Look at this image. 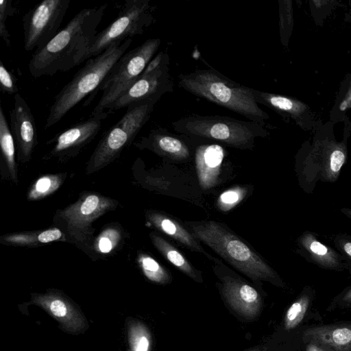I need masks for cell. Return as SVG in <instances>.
Here are the masks:
<instances>
[{
  "label": "cell",
  "instance_id": "cell-1",
  "mask_svg": "<svg viewBox=\"0 0 351 351\" xmlns=\"http://www.w3.org/2000/svg\"><path fill=\"white\" fill-rule=\"evenodd\" d=\"M106 4L84 8L44 47L34 51L28 64L34 77L66 72L87 60L90 45L97 34Z\"/></svg>",
  "mask_w": 351,
  "mask_h": 351
},
{
  "label": "cell",
  "instance_id": "cell-2",
  "mask_svg": "<svg viewBox=\"0 0 351 351\" xmlns=\"http://www.w3.org/2000/svg\"><path fill=\"white\" fill-rule=\"evenodd\" d=\"M344 123L343 136L338 141L335 123L319 122L313 137L304 142L295 156V172L298 184L307 194L313 192L317 182H336L348 158V142L351 134L348 117Z\"/></svg>",
  "mask_w": 351,
  "mask_h": 351
},
{
  "label": "cell",
  "instance_id": "cell-3",
  "mask_svg": "<svg viewBox=\"0 0 351 351\" xmlns=\"http://www.w3.org/2000/svg\"><path fill=\"white\" fill-rule=\"evenodd\" d=\"M178 84L197 97L272 128L267 123L269 114L255 101L252 88L230 80L213 68L181 73Z\"/></svg>",
  "mask_w": 351,
  "mask_h": 351
},
{
  "label": "cell",
  "instance_id": "cell-4",
  "mask_svg": "<svg viewBox=\"0 0 351 351\" xmlns=\"http://www.w3.org/2000/svg\"><path fill=\"white\" fill-rule=\"evenodd\" d=\"M132 38L112 44L100 55L88 59L54 97L46 120L45 129L59 122L75 106L88 95V105L114 64L126 52Z\"/></svg>",
  "mask_w": 351,
  "mask_h": 351
},
{
  "label": "cell",
  "instance_id": "cell-5",
  "mask_svg": "<svg viewBox=\"0 0 351 351\" xmlns=\"http://www.w3.org/2000/svg\"><path fill=\"white\" fill-rule=\"evenodd\" d=\"M192 235L213 249L252 280H265L282 286L275 271L242 240L221 224L208 221L191 226Z\"/></svg>",
  "mask_w": 351,
  "mask_h": 351
},
{
  "label": "cell",
  "instance_id": "cell-6",
  "mask_svg": "<svg viewBox=\"0 0 351 351\" xmlns=\"http://www.w3.org/2000/svg\"><path fill=\"white\" fill-rule=\"evenodd\" d=\"M173 129L190 137L213 140L238 149H251L256 138L267 137L271 129L261 123L228 116L189 114L171 123Z\"/></svg>",
  "mask_w": 351,
  "mask_h": 351
},
{
  "label": "cell",
  "instance_id": "cell-7",
  "mask_svg": "<svg viewBox=\"0 0 351 351\" xmlns=\"http://www.w3.org/2000/svg\"><path fill=\"white\" fill-rule=\"evenodd\" d=\"M162 95H158L134 103L119 121L103 136L87 166L88 173L95 172L109 165L130 144L141 129L148 121L154 106Z\"/></svg>",
  "mask_w": 351,
  "mask_h": 351
},
{
  "label": "cell",
  "instance_id": "cell-8",
  "mask_svg": "<svg viewBox=\"0 0 351 351\" xmlns=\"http://www.w3.org/2000/svg\"><path fill=\"white\" fill-rule=\"evenodd\" d=\"M161 44L160 38H150L125 52L114 64L96 90L102 95L91 114L106 111V108L143 72Z\"/></svg>",
  "mask_w": 351,
  "mask_h": 351
},
{
  "label": "cell",
  "instance_id": "cell-9",
  "mask_svg": "<svg viewBox=\"0 0 351 351\" xmlns=\"http://www.w3.org/2000/svg\"><path fill=\"white\" fill-rule=\"evenodd\" d=\"M154 8L149 0H126L115 20L93 39L87 60L100 55L114 43L143 34L154 21Z\"/></svg>",
  "mask_w": 351,
  "mask_h": 351
},
{
  "label": "cell",
  "instance_id": "cell-10",
  "mask_svg": "<svg viewBox=\"0 0 351 351\" xmlns=\"http://www.w3.org/2000/svg\"><path fill=\"white\" fill-rule=\"evenodd\" d=\"M71 0H45L30 9L23 16L24 48L40 50L59 32V28Z\"/></svg>",
  "mask_w": 351,
  "mask_h": 351
},
{
  "label": "cell",
  "instance_id": "cell-11",
  "mask_svg": "<svg viewBox=\"0 0 351 351\" xmlns=\"http://www.w3.org/2000/svg\"><path fill=\"white\" fill-rule=\"evenodd\" d=\"M117 206L112 199L97 193H86L73 204L58 212L57 218L66 225L67 232L78 241L93 234V223Z\"/></svg>",
  "mask_w": 351,
  "mask_h": 351
},
{
  "label": "cell",
  "instance_id": "cell-12",
  "mask_svg": "<svg viewBox=\"0 0 351 351\" xmlns=\"http://www.w3.org/2000/svg\"><path fill=\"white\" fill-rule=\"evenodd\" d=\"M173 91V82L168 62L148 73H142L106 108V111L111 112L154 96Z\"/></svg>",
  "mask_w": 351,
  "mask_h": 351
},
{
  "label": "cell",
  "instance_id": "cell-13",
  "mask_svg": "<svg viewBox=\"0 0 351 351\" xmlns=\"http://www.w3.org/2000/svg\"><path fill=\"white\" fill-rule=\"evenodd\" d=\"M110 113L109 111H104L91 114L88 119L73 125L58 134L49 141L50 143H54L50 155L66 158L77 154L95 138L101 129L102 121Z\"/></svg>",
  "mask_w": 351,
  "mask_h": 351
},
{
  "label": "cell",
  "instance_id": "cell-14",
  "mask_svg": "<svg viewBox=\"0 0 351 351\" xmlns=\"http://www.w3.org/2000/svg\"><path fill=\"white\" fill-rule=\"evenodd\" d=\"M252 92L257 104L267 106L284 119L293 121L306 132H313L321 121L308 104L297 98L252 88Z\"/></svg>",
  "mask_w": 351,
  "mask_h": 351
},
{
  "label": "cell",
  "instance_id": "cell-15",
  "mask_svg": "<svg viewBox=\"0 0 351 351\" xmlns=\"http://www.w3.org/2000/svg\"><path fill=\"white\" fill-rule=\"evenodd\" d=\"M10 128L22 162H27L37 143L34 117L23 97L18 93L14 97V106L10 112Z\"/></svg>",
  "mask_w": 351,
  "mask_h": 351
},
{
  "label": "cell",
  "instance_id": "cell-16",
  "mask_svg": "<svg viewBox=\"0 0 351 351\" xmlns=\"http://www.w3.org/2000/svg\"><path fill=\"white\" fill-rule=\"evenodd\" d=\"M32 302L44 309L66 331L77 333L86 326V320L73 304L65 296L55 291L35 294Z\"/></svg>",
  "mask_w": 351,
  "mask_h": 351
},
{
  "label": "cell",
  "instance_id": "cell-17",
  "mask_svg": "<svg viewBox=\"0 0 351 351\" xmlns=\"http://www.w3.org/2000/svg\"><path fill=\"white\" fill-rule=\"evenodd\" d=\"M222 294L229 306L239 316L254 319L263 310V300L259 293L248 284L232 278L223 281Z\"/></svg>",
  "mask_w": 351,
  "mask_h": 351
},
{
  "label": "cell",
  "instance_id": "cell-18",
  "mask_svg": "<svg viewBox=\"0 0 351 351\" xmlns=\"http://www.w3.org/2000/svg\"><path fill=\"white\" fill-rule=\"evenodd\" d=\"M298 252L304 259L328 270L348 269L343 256L334 247L323 243L315 232H303L296 241Z\"/></svg>",
  "mask_w": 351,
  "mask_h": 351
},
{
  "label": "cell",
  "instance_id": "cell-19",
  "mask_svg": "<svg viewBox=\"0 0 351 351\" xmlns=\"http://www.w3.org/2000/svg\"><path fill=\"white\" fill-rule=\"evenodd\" d=\"M136 146L148 149L156 154L173 160H184L190 156V149L184 139L171 134L165 128H157L142 137Z\"/></svg>",
  "mask_w": 351,
  "mask_h": 351
},
{
  "label": "cell",
  "instance_id": "cell-20",
  "mask_svg": "<svg viewBox=\"0 0 351 351\" xmlns=\"http://www.w3.org/2000/svg\"><path fill=\"white\" fill-rule=\"evenodd\" d=\"M224 155V149L219 144H204L196 148L195 166L203 189H209L217 184Z\"/></svg>",
  "mask_w": 351,
  "mask_h": 351
},
{
  "label": "cell",
  "instance_id": "cell-21",
  "mask_svg": "<svg viewBox=\"0 0 351 351\" xmlns=\"http://www.w3.org/2000/svg\"><path fill=\"white\" fill-rule=\"evenodd\" d=\"M304 338L330 351H351V324L308 328L304 331Z\"/></svg>",
  "mask_w": 351,
  "mask_h": 351
},
{
  "label": "cell",
  "instance_id": "cell-22",
  "mask_svg": "<svg viewBox=\"0 0 351 351\" xmlns=\"http://www.w3.org/2000/svg\"><path fill=\"white\" fill-rule=\"evenodd\" d=\"M149 221L158 230L169 235L193 251L208 255L191 233L177 221L160 213L151 211L147 214Z\"/></svg>",
  "mask_w": 351,
  "mask_h": 351
},
{
  "label": "cell",
  "instance_id": "cell-23",
  "mask_svg": "<svg viewBox=\"0 0 351 351\" xmlns=\"http://www.w3.org/2000/svg\"><path fill=\"white\" fill-rule=\"evenodd\" d=\"M150 238L156 248L169 262L194 280L202 282L201 275L178 249L154 232L150 234Z\"/></svg>",
  "mask_w": 351,
  "mask_h": 351
},
{
  "label": "cell",
  "instance_id": "cell-24",
  "mask_svg": "<svg viewBox=\"0 0 351 351\" xmlns=\"http://www.w3.org/2000/svg\"><path fill=\"white\" fill-rule=\"evenodd\" d=\"M63 234L57 228L45 230L27 232H16L2 236V242L19 246H34L46 244L62 239Z\"/></svg>",
  "mask_w": 351,
  "mask_h": 351
},
{
  "label": "cell",
  "instance_id": "cell-25",
  "mask_svg": "<svg viewBox=\"0 0 351 351\" xmlns=\"http://www.w3.org/2000/svg\"><path fill=\"white\" fill-rule=\"evenodd\" d=\"M0 147L2 158L10 178L13 182L17 183L15 142L1 105H0Z\"/></svg>",
  "mask_w": 351,
  "mask_h": 351
},
{
  "label": "cell",
  "instance_id": "cell-26",
  "mask_svg": "<svg viewBox=\"0 0 351 351\" xmlns=\"http://www.w3.org/2000/svg\"><path fill=\"white\" fill-rule=\"evenodd\" d=\"M351 109V72L342 80L333 106L330 111L329 121L337 123L343 121L346 112Z\"/></svg>",
  "mask_w": 351,
  "mask_h": 351
},
{
  "label": "cell",
  "instance_id": "cell-27",
  "mask_svg": "<svg viewBox=\"0 0 351 351\" xmlns=\"http://www.w3.org/2000/svg\"><path fill=\"white\" fill-rule=\"evenodd\" d=\"M64 180V174H49L39 178L30 187L27 197L29 201L40 200L57 191Z\"/></svg>",
  "mask_w": 351,
  "mask_h": 351
},
{
  "label": "cell",
  "instance_id": "cell-28",
  "mask_svg": "<svg viewBox=\"0 0 351 351\" xmlns=\"http://www.w3.org/2000/svg\"><path fill=\"white\" fill-rule=\"evenodd\" d=\"M137 263L145 276L155 283L166 285L171 281L169 271L149 254L138 255Z\"/></svg>",
  "mask_w": 351,
  "mask_h": 351
},
{
  "label": "cell",
  "instance_id": "cell-29",
  "mask_svg": "<svg viewBox=\"0 0 351 351\" xmlns=\"http://www.w3.org/2000/svg\"><path fill=\"white\" fill-rule=\"evenodd\" d=\"M128 341L131 351H151L152 335L147 326L140 321L128 324Z\"/></svg>",
  "mask_w": 351,
  "mask_h": 351
},
{
  "label": "cell",
  "instance_id": "cell-30",
  "mask_svg": "<svg viewBox=\"0 0 351 351\" xmlns=\"http://www.w3.org/2000/svg\"><path fill=\"white\" fill-rule=\"evenodd\" d=\"M279 3V32L281 43L287 47L293 30V17L292 1H278Z\"/></svg>",
  "mask_w": 351,
  "mask_h": 351
},
{
  "label": "cell",
  "instance_id": "cell-31",
  "mask_svg": "<svg viewBox=\"0 0 351 351\" xmlns=\"http://www.w3.org/2000/svg\"><path fill=\"white\" fill-rule=\"evenodd\" d=\"M309 304L308 295H302L287 309L284 319L286 330L295 328L303 319Z\"/></svg>",
  "mask_w": 351,
  "mask_h": 351
},
{
  "label": "cell",
  "instance_id": "cell-32",
  "mask_svg": "<svg viewBox=\"0 0 351 351\" xmlns=\"http://www.w3.org/2000/svg\"><path fill=\"white\" fill-rule=\"evenodd\" d=\"M121 234L119 228L110 227L104 229L95 242V249L102 254L112 251L121 241Z\"/></svg>",
  "mask_w": 351,
  "mask_h": 351
},
{
  "label": "cell",
  "instance_id": "cell-33",
  "mask_svg": "<svg viewBox=\"0 0 351 351\" xmlns=\"http://www.w3.org/2000/svg\"><path fill=\"white\" fill-rule=\"evenodd\" d=\"M246 193V189L241 186L228 189L219 195L217 206L221 211H229L243 200Z\"/></svg>",
  "mask_w": 351,
  "mask_h": 351
},
{
  "label": "cell",
  "instance_id": "cell-34",
  "mask_svg": "<svg viewBox=\"0 0 351 351\" xmlns=\"http://www.w3.org/2000/svg\"><path fill=\"white\" fill-rule=\"evenodd\" d=\"M335 248L343 256L348 269L351 271V236L347 233H338L330 237Z\"/></svg>",
  "mask_w": 351,
  "mask_h": 351
},
{
  "label": "cell",
  "instance_id": "cell-35",
  "mask_svg": "<svg viewBox=\"0 0 351 351\" xmlns=\"http://www.w3.org/2000/svg\"><path fill=\"white\" fill-rule=\"evenodd\" d=\"M14 12L15 9L11 0L0 1V36L8 47H11V41L6 22L8 18L13 16Z\"/></svg>",
  "mask_w": 351,
  "mask_h": 351
},
{
  "label": "cell",
  "instance_id": "cell-36",
  "mask_svg": "<svg viewBox=\"0 0 351 351\" xmlns=\"http://www.w3.org/2000/svg\"><path fill=\"white\" fill-rule=\"evenodd\" d=\"M0 89L9 95L18 93L17 78L0 61Z\"/></svg>",
  "mask_w": 351,
  "mask_h": 351
},
{
  "label": "cell",
  "instance_id": "cell-37",
  "mask_svg": "<svg viewBox=\"0 0 351 351\" xmlns=\"http://www.w3.org/2000/svg\"><path fill=\"white\" fill-rule=\"evenodd\" d=\"M306 351H324L322 348L313 343H309L306 346Z\"/></svg>",
  "mask_w": 351,
  "mask_h": 351
},
{
  "label": "cell",
  "instance_id": "cell-38",
  "mask_svg": "<svg viewBox=\"0 0 351 351\" xmlns=\"http://www.w3.org/2000/svg\"><path fill=\"white\" fill-rule=\"evenodd\" d=\"M342 300L345 302H351V287L344 293Z\"/></svg>",
  "mask_w": 351,
  "mask_h": 351
},
{
  "label": "cell",
  "instance_id": "cell-39",
  "mask_svg": "<svg viewBox=\"0 0 351 351\" xmlns=\"http://www.w3.org/2000/svg\"><path fill=\"white\" fill-rule=\"evenodd\" d=\"M340 211L346 217L351 219V208L343 207L340 209Z\"/></svg>",
  "mask_w": 351,
  "mask_h": 351
},
{
  "label": "cell",
  "instance_id": "cell-40",
  "mask_svg": "<svg viewBox=\"0 0 351 351\" xmlns=\"http://www.w3.org/2000/svg\"><path fill=\"white\" fill-rule=\"evenodd\" d=\"M243 351H265V348L261 346L253 347Z\"/></svg>",
  "mask_w": 351,
  "mask_h": 351
}]
</instances>
